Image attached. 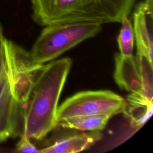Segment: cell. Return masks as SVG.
<instances>
[{
  "label": "cell",
  "mask_w": 153,
  "mask_h": 153,
  "mask_svg": "<svg viewBox=\"0 0 153 153\" xmlns=\"http://www.w3.org/2000/svg\"><path fill=\"white\" fill-rule=\"evenodd\" d=\"M72 66L66 57L43 65L22 108V134L42 139L57 125L60 96Z\"/></svg>",
  "instance_id": "obj_1"
},
{
  "label": "cell",
  "mask_w": 153,
  "mask_h": 153,
  "mask_svg": "<svg viewBox=\"0 0 153 153\" xmlns=\"http://www.w3.org/2000/svg\"><path fill=\"white\" fill-rule=\"evenodd\" d=\"M137 0H30L32 17L45 26L65 23H120Z\"/></svg>",
  "instance_id": "obj_2"
},
{
  "label": "cell",
  "mask_w": 153,
  "mask_h": 153,
  "mask_svg": "<svg viewBox=\"0 0 153 153\" xmlns=\"http://www.w3.org/2000/svg\"><path fill=\"white\" fill-rule=\"evenodd\" d=\"M101 29L102 25L94 23H65L45 26L30 51V55L35 62L44 64L82 41L94 36Z\"/></svg>",
  "instance_id": "obj_3"
},
{
  "label": "cell",
  "mask_w": 153,
  "mask_h": 153,
  "mask_svg": "<svg viewBox=\"0 0 153 153\" xmlns=\"http://www.w3.org/2000/svg\"><path fill=\"white\" fill-rule=\"evenodd\" d=\"M127 101L110 90L85 91L68 98L57 108V123L69 117L105 114L111 117L124 113Z\"/></svg>",
  "instance_id": "obj_4"
},
{
  "label": "cell",
  "mask_w": 153,
  "mask_h": 153,
  "mask_svg": "<svg viewBox=\"0 0 153 153\" xmlns=\"http://www.w3.org/2000/svg\"><path fill=\"white\" fill-rule=\"evenodd\" d=\"M133 11V31L137 52L147 54L152 60L153 8L145 1L135 5Z\"/></svg>",
  "instance_id": "obj_5"
},
{
  "label": "cell",
  "mask_w": 153,
  "mask_h": 153,
  "mask_svg": "<svg viewBox=\"0 0 153 153\" xmlns=\"http://www.w3.org/2000/svg\"><path fill=\"white\" fill-rule=\"evenodd\" d=\"M114 59V78L117 84L127 91L142 94V81L136 57L116 53Z\"/></svg>",
  "instance_id": "obj_6"
},
{
  "label": "cell",
  "mask_w": 153,
  "mask_h": 153,
  "mask_svg": "<svg viewBox=\"0 0 153 153\" xmlns=\"http://www.w3.org/2000/svg\"><path fill=\"white\" fill-rule=\"evenodd\" d=\"M100 131L82 132L63 136L41 150V153H75L87 149L100 139Z\"/></svg>",
  "instance_id": "obj_7"
},
{
  "label": "cell",
  "mask_w": 153,
  "mask_h": 153,
  "mask_svg": "<svg viewBox=\"0 0 153 153\" xmlns=\"http://www.w3.org/2000/svg\"><path fill=\"white\" fill-rule=\"evenodd\" d=\"M153 102L141 94L131 93L127 97V107L124 114L131 120L134 126L143 125L152 114Z\"/></svg>",
  "instance_id": "obj_8"
},
{
  "label": "cell",
  "mask_w": 153,
  "mask_h": 153,
  "mask_svg": "<svg viewBox=\"0 0 153 153\" xmlns=\"http://www.w3.org/2000/svg\"><path fill=\"white\" fill-rule=\"evenodd\" d=\"M111 117L105 114L75 116L59 121L57 126L82 131H100L105 127Z\"/></svg>",
  "instance_id": "obj_9"
},
{
  "label": "cell",
  "mask_w": 153,
  "mask_h": 153,
  "mask_svg": "<svg viewBox=\"0 0 153 153\" xmlns=\"http://www.w3.org/2000/svg\"><path fill=\"white\" fill-rule=\"evenodd\" d=\"M135 57L141 78L142 95L146 99L149 100H152L153 61L147 54L142 52H137Z\"/></svg>",
  "instance_id": "obj_10"
},
{
  "label": "cell",
  "mask_w": 153,
  "mask_h": 153,
  "mask_svg": "<svg viewBox=\"0 0 153 153\" xmlns=\"http://www.w3.org/2000/svg\"><path fill=\"white\" fill-rule=\"evenodd\" d=\"M128 16L124 17L121 21V28L117 38L118 45L120 53L124 56L133 54L134 45V31L132 24Z\"/></svg>",
  "instance_id": "obj_11"
},
{
  "label": "cell",
  "mask_w": 153,
  "mask_h": 153,
  "mask_svg": "<svg viewBox=\"0 0 153 153\" xmlns=\"http://www.w3.org/2000/svg\"><path fill=\"white\" fill-rule=\"evenodd\" d=\"M20 139L16 145V151L19 152H39V150L34 146L30 139L25 134L20 136Z\"/></svg>",
  "instance_id": "obj_12"
},
{
  "label": "cell",
  "mask_w": 153,
  "mask_h": 153,
  "mask_svg": "<svg viewBox=\"0 0 153 153\" xmlns=\"http://www.w3.org/2000/svg\"><path fill=\"white\" fill-rule=\"evenodd\" d=\"M6 40H7V38L5 37L4 35L2 26L0 23V72H1V70L2 67L5 57Z\"/></svg>",
  "instance_id": "obj_13"
},
{
  "label": "cell",
  "mask_w": 153,
  "mask_h": 153,
  "mask_svg": "<svg viewBox=\"0 0 153 153\" xmlns=\"http://www.w3.org/2000/svg\"><path fill=\"white\" fill-rule=\"evenodd\" d=\"M144 1L149 7L153 8V0H145Z\"/></svg>",
  "instance_id": "obj_14"
}]
</instances>
